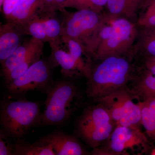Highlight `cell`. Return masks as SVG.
I'll list each match as a JSON object with an SVG mask.
<instances>
[{
	"instance_id": "1",
	"label": "cell",
	"mask_w": 155,
	"mask_h": 155,
	"mask_svg": "<svg viewBox=\"0 0 155 155\" xmlns=\"http://www.w3.org/2000/svg\"><path fill=\"white\" fill-rule=\"evenodd\" d=\"M93 66L87 79L86 94L97 102L134 79L137 66L131 51L127 54L108 56Z\"/></svg>"
},
{
	"instance_id": "2",
	"label": "cell",
	"mask_w": 155,
	"mask_h": 155,
	"mask_svg": "<svg viewBox=\"0 0 155 155\" xmlns=\"http://www.w3.org/2000/svg\"><path fill=\"white\" fill-rule=\"evenodd\" d=\"M137 33L138 26L134 22L105 12L104 20L92 54L93 61L96 62L108 56L129 52Z\"/></svg>"
},
{
	"instance_id": "3",
	"label": "cell",
	"mask_w": 155,
	"mask_h": 155,
	"mask_svg": "<svg viewBox=\"0 0 155 155\" xmlns=\"http://www.w3.org/2000/svg\"><path fill=\"white\" fill-rule=\"evenodd\" d=\"M81 96L77 87L67 81L49 85L40 123L43 126L64 125L78 107Z\"/></svg>"
},
{
	"instance_id": "4",
	"label": "cell",
	"mask_w": 155,
	"mask_h": 155,
	"mask_svg": "<svg viewBox=\"0 0 155 155\" xmlns=\"http://www.w3.org/2000/svg\"><path fill=\"white\" fill-rule=\"evenodd\" d=\"M40 105L15 96L5 97L1 105V124L11 137L20 138L40 122Z\"/></svg>"
},
{
	"instance_id": "5",
	"label": "cell",
	"mask_w": 155,
	"mask_h": 155,
	"mask_svg": "<svg viewBox=\"0 0 155 155\" xmlns=\"http://www.w3.org/2000/svg\"><path fill=\"white\" fill-rule=\"evenodd\" d=\"M61 12L63 14L61 35L77 41L91 57L104 20L105 11L98 13L91 10H81L69 12L64 9Z\"/></svg>"
},
{
	"instance_id": "6",
	"label": "cell",
	"mask_w": 155,
	"mask_h": 155,
	"mask_svg": "<svg viewBox=\"0 0 155 155\" xmlns=\"http://www.w3.org/2000/svg\"><path fill=\"white\" fill-rule=\"evenodd\" d=\"M53 62L60 66L64 77L82 76L88 78L93 66V60L80 44L64 35L49 42Z\"/></svg>"
},
{
	"instance_id": "7",
	"label": "cell",
	"mask_w": 155,
	"mask_h": 155,
	"mask_svg": "<svg viewBox=\"0 0 155 155\" xmlns=\"http://www.w3.org/2000/svg\"><path fill=\"white\" fill-rule=\"evenodd\" d=\"M116 126L107 110L98 103L84 110L78 120L76 131L93 149L107 140Z\"/></svg>"
},
{
	"instance_id": "8",
	"label": "cell",
	"mask_w": 155,
	"mask_h": 155,
	"mask_svg": "<svg viewBox=\"0 0 155 155\" xmlns=\"http://www.w3.org/2000/svg\"><path fill=\"white\" fill-rule=\"evenodd\" d=\"M139 101L126 85L102 98L97 102L107 110L116 125L139 127L141 125Z\"/></svg>"
},
{
	"instance_id": "9",
	"label": "cell",
	"mask_w": 155,
	"mask_h": 155,
	"mask_svg": "<svg viewBox=\"0 0 155 155\" xmlns=\"http://www.w3.org/2000/svg\"><path fill=\"white\" fill-rule=\"evenodd\" d=\"M105 142L106 144L93 149L91 154L127 155V150L134 152L137 148L143 153L147 151L150 147L146 136L138 127L116 125Z\"/></svg>"
},
{
	"instance_id": "10",
	"label": "cell",
	"mask_w": 155,
	"mask_h": 155,
	"mask_svg": "<svg viewBox=\"0 0 155 155\" xmlns=\"http://www.w3.org/2000/svg\"><path fill=\"white\" fill-rule=\"evenodd\" d=\"M51 72L48 64L44 60H39L22 75L5 84L9 93L19 95L49 86Z\"/></svg>"
},
{
	"instance_id": "11",
	"label": "cell",
	"mask_w": 155,
	"mask_h": 155,
	"mask_svg": "<svg viewBox=\"0 0 155 155\" xmlns=\"http://www.w3.org/2000/svg\"><path fill=\"white\" fill-rule=\"evenodd\" d=\"M20 27L25 35L44 43L54 40L61 35V22L55 17V13L44 11Z\"/></svg>"
},
{
	"instance_id": "12",
	"label": "cell",
	"mask_w": 155,
	"mask_h": 155,
	"mask_svg": "<svg viewBox=\"0 0 155 155\" xmlns=\"http://www.w3.org/2000/svg\"><path fill=\"white\" fill-rule=\"evenodd\" d=\"M44 43L41 41L31 37L29 39L22 43L1 64V71L4 78H5L15 68L30 58L38 55H42Z\"/></svg>"
},
{
	"instance_id": "13",
	"label": "cell",
	"mask_w": 155,
	"mask_h": 155,
	"mask_svg": "<svg viewBox=\"0 0 155 155\" xmlns=\"http://www.w3.org/2000/svg\"><path fill=\"white\" fill-rule=\"evenodd\" d=\"M50 144L56 155H82L86 152L79 141L72 136L56 131L41 139Z\"/></svg>"
},
{
	"instance_id": "14",
	"label": "cell",
	"mask_w": 155,
	"mask_h": 155,
	"mask_svg": "<svg viewBox=\"0 0 155 155\" xmlns=\"http://www.w3.org/2000/svg\"><path fill=\"white\" fill-rule=\"evenodd\" d=\"M138 26L131 52L136 61L155 59V26Z\"/></svg>"
},
{
	"instance_id": "15",
	"label": "cell",
	"mask_w": 155,
	"mask_h": 155,
	"mask_svg": "<svg viewBox=\"0 0 155 155\" xmlns=\"http://www.w3.org/2000/svg\"><path fill=\"white\" fill-rule=\"evenodd\" d=\"M25 35L19 25L7 22L0 26V62L3 63L22 43Z\"/></svg>"
},
{
	"instance_id": "16",
	"label": "cell",
	"mask_w": 155,
	"mask_h": 155,
	"mask_svg": "<svg viewBox=\"0 0 155 155\" xmlns=\"http://www.w3.org/2000/svg\"><path fill=\"white\" fill-rule=\"evenodd\" d=\"M147 0H107L106 8L108 14L123 17L136 24L139 14Z\"/></svg>"
},
{
	"instance_id": "17",
	"label": "cell",
	"mask_w": 155,
	"mask_h": 155,
	"mask_svg": "<svg viewBox=\"0 0 155 155\" xmlns=\"http://www.w3.org/2000/svg\"><path fill=\"white\" fill-rule=\"evenodd\" d=\"M44 11L43 0H21L15 10L5 18L7 22L21 26Z\"/></svg>"
},
{
	"instance_id": "18",
	"label": "cell",
	"mask_w": 155,
	"mask_h": 155,
	"mask_svg": "<svg viewBox=\"0 0 155 155\" xmlns=\"http://www.w3.org/2000/svg\"><path fill=\"white\" fill-rule=\"evenodd\" d=\"M133 86L130 88L134 94L141 101L155 98V75L137 66Z\"/></svg>"
},
{
	"instance_id": "19",
	"label": "cell",
	"mask_w": 155,
	"mask_h": 155,
	"mask_svg": "<svg viewBox=\"0 0 155 155\" xmlns=\"http://www.w3.org/2000/svg\"><path fill=\"white\" fill-rule=\"evenodd\" d=\"M14 155H56L51 145L41 140L31 144L20 138L15 143Z\"/></svg>"
},
{
	"instance_id": "20",
	"label": "cell",
	"mask_w": 155,
	"mask_h": 155,
	"mask_svg": "<svg viewBox=\"0 0 155 155\" xmlns=\"http://www.w3.org/2000/svg\"><path fill=\"white\" fill-rule=\"evenodd\" d=\"M107 0H66L62 5L61 11L66 8H72L77 10H90L102 13L106 8Z\"/></svg>"
},
{
	"instance_id": "21",
	"label": "cell",
	"mask_w": 155,
	"mask_h": 155,
	"mask_svg": "<svg viewBox=\"0 0 155 155\" xmlns=\"http://www.w3.org/2000/svg\"><path fill=\"white\" fill-rule=\"evenodd\" d=\"M141 110V125L149 137L155 140V114L146 102L139 101Z\"/></svg>"
},
{
	"instance_id": "22",
	"label": "cell",
	"mask_w": 155,
	"mask_h": 155,
	"mask_svg": "<svg viewBox=\"0 0 155 155\" xmlns=\"http://www.w3.org/2000/svg\"><path fill=\"white\" fill-rule=\"evenodd\" d=\"M138 26H155V0H147L137 18Z\"/></svg>"
},
{
	"instance_id": "23",
	"label": "cell",
	"mask_w": 155,
	"mask_h": 155,
	"mask_svg": "<svg viewBox=\"0 0 155 155\" xmlns=\"http://www.w3.org/2000/svg\"><path fill=\"white\" fill-rule=\"evenodd\" d=\"M9 135L3 129L0 133V155H14L15 144H13L9 139Z\"/></svg>"
},
{
	"instance_id": "24",
	"label": "cell",
	"mask_w": 155,
	"mask_h": 155,
	"mask_svg": "<svg viewBox=\"0 0 155 155\" xmlns=\"http://www.w3.org/2000/svg\"><path fill=\"white\" fill-rule=\"evenodd\" d=\"M21 1V0H3L0 9L5 18L12 13Z\"/></svg>"
},
{
	"instance_id": "25",
	"label": "cell",
	"mask_w": 155,
	"mask_h": 155,
	"mask_svg": "<svg viewBox=\"0 0 155 155\" xmlns=\"http://www.w3.org/2000/svg\"><path fill=\"white\" fill-rule=\"evenodd\" d=\"M45 6V11L55 13L57 11H61L62 5L66 0H43Z\"/></svg>"
},
{
	"instance_id": "26",
	"label": "cell",
	"mask_w": 155,
	"mask_h": 155,
	"mask_svg": "<svg viewBox=\"0 0 155 155\" xmlns=\"http://www.w3.org/2000/svg\"><path fill=\"white\" fill-rule=\"evenodd\" d=\"M143 101L146 102L148 105L152 110L155 114V98L151 99L148 100L146 101Z\"/></svg>"
},
{
	"instance_id": "27",
	"label": "cell",
	"mask_w": 155,
	"mask_h": 155,
	"mask_svg": "<svg viewBox=\"0 0 155 155\" xmlns=\"http://www.w3.org/2000/svg\"><path fill=\"white\" fill-rule=\"evenodd\" d=\"M150 155H155V148L152 150L150 152Z\"/></svg>"
},
{
	"instance_id": "28",
	"label": "cell",
	"mask_w": 155,
	"mask_h": 155,
	"mask_svg": "<svg viewBox=\"0 0 155 155\" xmlns=\"http://www.w3.org/2000/svg\"><path fill=\"white\" fill-rule=\"evenodd\" d=\"M3 0H0V6H1L2 4Z\"/></svg>"
}]
</instances>
